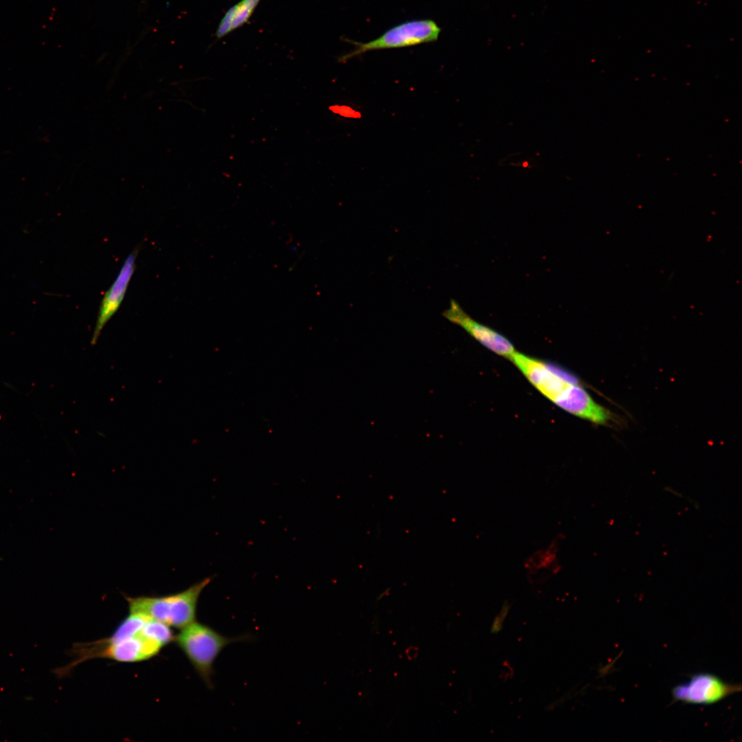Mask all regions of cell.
Returning <instances> with one entry per match:
<instances>
[{"instance_id":"obj_1","label":"cell","mask_w":742,"mask_h":742,"mask_svg":"<svg viewBox=\"0 0 742 742\" xmlns=\"http://www.w3.org/2000/svg\"><path fill=\"white\" fill-rule=\"evenodd\" d=\"M174 638L168 625L143 614L129 612L110 636L75 644L71 651L74 660L69 667L98 658L124 663L148 660Z\"/></svg>"},{"instance_id":"obj_2","label":"cell","mask_w":742,"mask_h":742,"mask_svg":"<svg viewBox=\"0 0 742 742\" xmlns=\"http://www.w3.org/2000/svg\"><path fill=\"white\" fill-rule=\"evenodd\" d=\"M252 639L249 634L227 637L205 624L194 621L181 629L174 642L205 685L212 688L214 664L220 653L231 644Z\"/></svg>"},{"instance_id":"obj_3","label":"cell","mask_w":742,"mask_h":742,"mask_svg":"<svg viewBox=\"0 0 742 742\" xmlns=\"http://www.w3.org/2000/svg\"><path fill=\"white\" fill-rule=\"evenodd\" d=\"M207 577L181 592L164 596H125L130 613H138L181 629L196 620L203 590L210 583Z\"/></svg>"},{"instance_id":"obj_4","label":"cell","mask_w":742,"mask_h":742,"mask_svg":"<svg viewBox=\"0 0 742 742\" xmlns=\"http://www.w3.org/2000/svg\"><path fill=\"white\" fill-rule=\"evenodd\" d=\"M441 28L431 19H415L399 23L368 42L346 39L354 49L341 56L340 62L347 61L366 52L382 49L412 47L436 41Z\"/></svg>"},{"instance_id":"obj_5","label":"cell","mask_w":742,"mask_h":742,"mask_svg":"<svg viewBox=\"0 0 742 742\" xmlns=\"http://www.w3.org/2000/svg\"><path fill=\"white\" fill-rule=\"evenodd\" d=\"M741 689L739 684H730L715 675L701 673L693 675L686 682L675 686L672 697L675 701L685 704L709 705L719 702Z\"/></svg>"},{"instance_id":"obj_6","label":"cell","mask_w":742,"mask_h":742,"mask_svg":"<svg viewBox=\"0 0 742 742\" xmlns=\"http://www.w3.org/2000/svg\"><path fill=\"white\" fill-rule=\"evenodd\" d=\"M509 360L551 401L570 383H578L561 370L517 351L513 353Z\"/></svg>"},{"instance_id":"obj_7","label":"cell","mask_w":742,"mask_h":742,"mask_svg":"<svg viewBox=\"0 0 742 742\" xmlns=\"http://www.w3.org/2000/svg\"><path fill=\"white\" fill-rule=\"evenodd\" d=\"M552 402L565 411L595 424H620V417L596 402L578 383H570Z\"/></svg>"},{"instance_id":"obj_8","label":"cell","mask_w":742,"mask_h":742,"mask_svg":"<svg viewBox=\"0 0 742 742\" xmlns=\"http://www.w3.org/2000/svg\"><path fill=\"white\" fill-rule=\"evenodd\" d=\"M442 315L451 323L463 328L484 346L498 355L510 359L516 351L513 344L504 336L469 316L454 300Z\"/></svg>"},{"instance_id":"obj_9","label":"cell","mask_w":742,"mask_h":742,"mask_svg":"<svg viewBox=\"0 0 742 742\" xmlns=\"http://www.w3.org/2000/svg\"><path fill=\"white\" fill-rule=\"evenodd\" d=\"M137 254V250H134L127 256L115 280L104 293L91 337V345L95 344L104 327L119 309L135 270Z\"/></svg>"},{"instance_id":"obj_10","label":"cell","mask_w":742,"mask_h":742,"mask_svg":"<svg viewBox=\"0 0 742 742\" xmlns=\"http://www.w3.org/2000/svg\"><path fill=\"white\" fill-rule=\"evenodd\" d=\"M260 0H241L226 12L216 31V37L221 38L246 23Z\"/></svg>"},{"instance_id":"obj_11","label":"cell","mask_w":742,"mask_h":742,"mask_svg":"<svg viewBox=\"0 0 742 742\" xmlns=\"http://www.w3.org/2000/svg\"><path fill=\"white\" fill-rule=\"evenodd\" d=\"M508 611H509V605L508 604L504 605V606L502 608V610L500 611L499 614L495 618V620H494V622L493 623V625H492V627H491V631L493 633H497L501 629L503 621H504L505 617L506 616Z\"/></svg>"}]
</instances>
